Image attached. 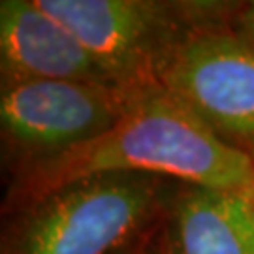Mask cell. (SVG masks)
<instances>
[{
    "mask_svg": "<svg viewBox=\"0 0 254 254\" xmlns=\"http://www.w3.org/2000/svg\"><path fill=\"white\" fill-rule=\"evenodd\" d=\"M117 173L254 194L253 156L215 136L160 87H151L102 136L11 175L4 213L11 215L70 183Z\"/></svg>",
    "mask_w": 254,
    "mask_h": 254,
    "instance_id": "6da1fadb",
    "label": "cell"
},
{
    "mask_svg": "<svg viewBox=\"0 0 254 254\" xmlns=\"http://www.w3.org/2000/svg\"><path fill=\"white\" fill-rule=\"evenodd\" d=\"M172 183L139 173L70 183L8 215L2 254H117L160 224Z\"/></svg>",
    "mask_w": 254,
    "mask_h": 254,
    "instance_id": "7a4b0ae2",
    "label": "cell"
},
{
    "mask_svg": "<svg viewBox=\"0 0 254 254\" xmlns=\"http://www.w3.org/2000/svg\"><path fill=\"white\" fill-rule=\"evenodd\" d=\"M81 42L119 87H158V73L192 27L222 17L228 2L38 0Z\"/></svg>",
    "mask_w": 254,
    "mask_h": 254,
    "instance_id": "3957f363",
    "label": "cell"
},
{
    "mask_svg": "<svg viewBox=\"0 0 254 254\" xmlns=\"http://www.w3.org/2000/svg\"><path fill=\"white\" fill-rule=\"evenodd\" d=\"M143 91L79 81H2L0 127L9 173L102 136Z\"/></svg>",
    "mask_w": 254,
    "mask_h": 254,
    "instance_id": "277c9868",
    "label": "cell"
},
{
    "mask_svg": "<svg viewBox=\"0 0 254 254\" xmlns=\"http://www.w3.org/2000/svg\"><path fill=\"white\" fill-rule=\"evenodd\" d=\"M224 17L192 27L158 73V87L228 145L254 158V47Z\"/></svg>",
    "mask_w": 254,
    "mask_h": 254,
    "instance_id": "5b68a950",
    "label": "cell"
},
{
    "mask_svg": "<svg viewBox=\"0 0 254 254\" xmlns=\"http://www.w3.org/2000/svg\"><path fill=\"white\" fill-rule=\"evenodd\" d=\"M0 72L2 81L117 85L38 0L0 2Z\"/></svg>",
    "mask_w": 254,
    "mask_h": 254,
    "instance_id": "8992f818",
    "label": "cell"
},
{
    "mask_svg": "<svg viewBox=\"0 0 254 254\" xmlns=\"http://www.w3.org/2000/svg\"><path fill=\"white\" fill-rule=\"evenodd\" d=\"M162 230L170 254H254V196L177 185Z\"/></svg>",
    "mask_w": 254,
    "mask_h": 254,
    "instance_id": "52a82bcc",
    "label": "cell"
},
{
    "mask_svg": "<svg viewBox=\"0 0 254 254\" xmlns=\"http://www.w3.org/2000/svg\"><path fill=\"white\" fill-rule=\"evenodd\" d=\"M226 27L239 40L254 47V0L251 2H234L228 11Z\"/></svg>",
    "mask_w": 254,
    "mask_h": 254,
    "instance_id": "ba28073f",
    "label": "cell"
},
{
    "mask_svg": "<svg viewBox=\"0 0 254 254\" xmlns=\"http://www.w3.org/2000/svg\"><path fill=\"white\" fill-rule=\"evenodd\" d=\"M143 254H170V249H168L166 236H164V230H162V220H160V224L153 232V236L149 237L145 253Z\"/></svg>",
    "mask_w": 254,
    "mask_h": 254,
    "instance_id": "9c48e42d",
    "label": "cell"
},
{
    "mask_svg": "<svg viewBox=\"0 0 254 254\" xmlns=\"http://www.w3.org/2000/svg\"><path fill=\"white\" fill-rule=\"evenodd\" d=\"M156 230V226L147 234V236H143L141 239H137V241H134L132 245H128V247H125L123 251H119L117 254H143L145 253V247H147V241H149V237L153 236V232Z\"/></svg>",
    "mask_w": 254,
    "mask_h": 254,
    "instance_id": "30bf717a",
    "label": "cell"
},
{
    "mask_svg": "<svg viewBox=\"0 0 254 254\" xmlns=\"http://www.w3.org/2000/svg\"><path fill=\"white\" fill-rule=\"evenodd\" d=\"M253 196H254V194H253Z\"/></svg>",
    "mask_w": 254,
    "mask_h": 254,
    "instance_id": "8fae6325",
    "label": "cell"
}]
</instances>
